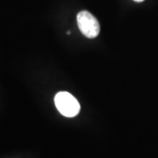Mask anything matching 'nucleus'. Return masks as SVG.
Masks as SVG:
<instances>
[{"mask_svg":"<svg viewBox=\"0 0 158 158\" xmlns=\"http://www.w3.org/2000/svg\"><path fill=\"white\" fill-rule=\"evenodd\" d=\"M79 30L89 39L96 38L100 33V25L94 15L87 11H82L77 16Z\"/></svg>","mask_w":158,"mask_h":158,"instance_id":"obj_2","label":"nucleus"},{"mask_svg":"<svg viewBox=\"0 0 158 158\" xmlns=\"http://www.w3.org/2000/svg\"><path fill=\"white\" fill-rule=\"evenodd\" d=\"M57 110L65 117L72 118L80 112V104L75 97L67 91H60L55 97Z\"/></svg>","mask_w":158,"mask_h":158,"instance_id":"obj_1","label":"nucleus"},{"mask_svg":"<svg viewBox=\"0 0 158 158\" xmlns=\"http://www.w3.org/2000/svg\"><path fill=\"white\" fill-rule=\"evenodd\" d=\"M134 1H135V2H138V3H139V2H142V1H144V0H134Z\"/></svg>","mask_w":158,"mask_h":158,"instance_id":"obj_3","label":"nucleus"}]
</instances>
